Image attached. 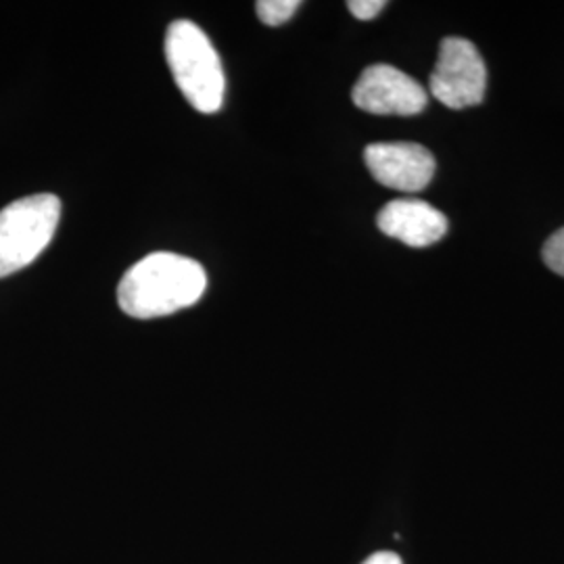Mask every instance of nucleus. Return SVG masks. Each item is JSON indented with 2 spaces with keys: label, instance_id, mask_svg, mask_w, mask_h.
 Listing matches in <instances>:
<instances>
[{
  "label": "nucleus",
  "instance_id": "obj_6",
  "mask_svg": "<svg viewBox=\"0 0 564 564\" xmlns=\"http://www.w3.org/2000/svg\"><path fill=\"white\" fill-rule=\"evenodd\" d=\"M364 162L375 181L403 193L423 191L435 174V158L416 142H372Z\"/></svg>",
  "mask_w": 564,
  "mask_h": 564
},
{
  "label": "nucleus",
  "instance_id": "obj_11",
  "mask_svg": "<svg viewBox=\"0 0 564 564\" xmlns=\"http://www.w3.org/2000/svg\"><path fill=\"white\" fill-rule=\"evenodd\" d=\"M362 564H403L402 558L395 552H377L368 556Z\"/></svg>",
  "mask_w": 564,
  "mask_h": 564
},
{
  "label": "nucleus",
  "instance_id": "obj_9",
  "mask_svg": "<svg viewBox=\"0 0 564 564\" xmlns=\"http://www.w3.org/2000/svg\"><path fill=\"white\" fill-rule=\"evenodd\" d=\"M544 262L550 270L564 276V228L554 232L545 242Z\"/></svg>",
  "mask_w": 564,
  "mask_h": 564
},
{
  "label": "nucleus",
  "instance_id": "obj_7",
  "mask_svg": "<svg viewBox=\"0 0 564 564\" xmlns=\"http://www.w3.org/2000/svg\"><path fill=\"white\" fill-rule=\"evenodd\" d=\"M381 232L408 247H429L442 241L447 232V218L431 203L421 199H395L379 212Z\"/></svg>",
  "mask_w": 564,
  "mask_h": 564
},
{
  "label": "nucleus",
  "instance_id": "obj_8",
  "mask_svg": "<svg viewBox=\"0 0 564 564\" xmlns=\"http://www.w3.org/2000/svg\"><path fill=\"white\" fill-rule=\"evenodd\" d=\"M300 7H302L300 0H260L256 4V13L262 23L276 28L291 20Z\"/></svg>",
  "mask_w": 564,
  "mask_h": 564
},
{
  "label": "nucleus",
  "instance_id": "obj_1",
  "mask_svg": "<svg viewBox=\"0 0 564 564\" xmlns=\"http://www.w3.org/2000/svg\"><path fill=\"white\" fill-rule=\"evenodd\" d=\"M207 289L203 265L176 253H151L134 263L120 281L121 312L139 318H163L199 302Z\"/></svg>",
  "mask_w": 564,
  "mask_h": 564
},
{
  "label": "nucleus",
  "instance_id": "obj_5",
  "mask_svg": "<svg viewBox=\"0 0 564 564\" xmlns=\"http://www.w3.org/2000/svg\"><path fill=\"white\" fill-rule=\"evenodd\" d=\"M351 99L358 109L375 116H416L426 107L429 95L398 67L377 63L364 69Z\"/></svg>",
  "mask_w": 564,
  "mask_h": 564
},
{
  "label": "nucleus",
  "instance_id": "obj_4",
  "mask_svg": "<svg viewBox=\"0 0 564 564\" xmlns=\"http://www.w3.org/2000/svg\"><path fill=\"white\" fill-rule=\"evenodd\" d=\"M429 86L431 95L449 109L484 102L487 69L477 46L464 39H445Z\"/></svg>",
  "mask_w": 564,
  "mask_h": 564
},
{
  "label": "nucleus",
  "instance_id": "obj_10",
  "mask_svg": "<svg viewBox=\"0 0 564 564\" xmlns=\"http://www.w3.org/2000/svg\"><path fill=\"white\" fill-rule=\"evenodd\" d=\"M384 7H387L384 0H349L347 2L349 13L362 21L375 20Z\"/></svg>",
  "mask_w": 564,
  "mask_h": 564
},
{
  "label": "nucleus",
  "instance_id": "obj_3",
  "mask_svg": "<svg viewBox=\"0 0 564 564\" xmlns=\"http://www.w3.org/2000/svg\"><path fill=\"white\" fill-rule=\"evenodd\" d=\"M61 220L59 197L30 195L0 209V279L34 262L53 241Z\"/></svg>",
  "mask_w": 564,
  "mask_h": 564
},
{
  "label": "nucleus",
  "instance_id": "obj_2",
  "mask_svg": "<svg viewBox=\"0 0 564 564\" xmlns=\"http://www.w3.org/2000/svg\"><path fill=\"white\" fill-rule=\"evenodd\" d=\"M165 61L193 109L199 113L223 109L226 93L223 61L197 23L181 20L167 28Z\"/></svg>",
  "mask_w": 564,
  "mask_h": 564
}]
</instances>
